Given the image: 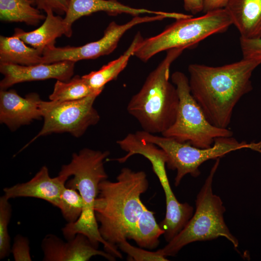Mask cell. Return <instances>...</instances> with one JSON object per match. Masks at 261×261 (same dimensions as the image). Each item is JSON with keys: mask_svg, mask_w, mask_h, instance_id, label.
I'll return each mask as SVG.
<instances>
[{"mask_svg": "<svg viewBox=\"0 0 261 261\" xmlns=\"http://www.w3.org/2000/svg\"><path fill=\"white\" fill-rule=\"evenodd\" d=\"M261 64L259 60L243 58L220 66L189 65L191 93L211 123L228 128L235 106L252 90L251 77Z\"/></svg>", "mask_w": 261, "mask_h": 261, "instance_id": "6da1fadb", "label": "cell"}, {"mask_svg": "<svg viewBox=\"0 0 261 261\" xmlns=\"http://www.w3.org/2000/svg\"><path fill=\"white\" fill-rule=\"evenodd\" d=\"M148 187L145 172L127 167L121 170L116 181L107 179L101 182L94 210L99 232L105 241L117 246L121 241L129 239L145 205L141 195Z\"/></svg>", "mask_w": 261, "mask_h": 261, "instance_id": "7a4b0ae2", "label": "cell"}, {"mask_svg": "<svg viewBox=\"0 0 261 261\" xmlns=\"http://www.w3.org/2000/svg\"><path fill=\"white\" fill-rule=\"evenodd\" d=\"M109 155L108 151L85 148L73 153L71 161L61 168L59 175L67 179L72 176L67 181L66 186L77 190L84 201L82 212L78 219L67 223L61 229L67 240L72 239L77 234H82L97 248L100 243L104 246L108 245L99 232L94 205L99 184L108 178L104 164Z\"/></svg>", "mask_w": 261, "mask_h": 261, "instance_id": "3957f363", "label": "cell"}, {"mask_svg": "<svg viewBox=\"0 0 261 261\" xmlns=\"http://www.w3.org/2000/svg\"><path fill=\"white\" fill-rule=\"evenodd\" d=\"M184 49L173 48L147 76L139 91L130 99L129 114L139 122L143 130L162 134L174 123L179 104L175 85L170 81L172 63Z\"/></svg>", "mask_w": 261, "mask_h": 261, "instance_id": "277c9868", "label": "cell"}, {"mask_svg": "<svg viewBox=\"0 0 261 261\" xmlns=\"http://www.w3.org/2000/svg\"><path fill=\"white\" fill-rule=\"evenodd\" d=\"M220 158L211 168L195 201L196 208L184 228L163 248L158 249L164 256H174L185 246L193 242L226 238L237 247V239L230 232L225 222V207L221 198L213 193V180Z\"/></svg>", "mask_w": 261, "mask_h": 261, "instance_id": "5b68a950", "label": "cell"}, {"mask_svg": "<svg viewBox=\"0 0 261 261\" xmlns=\"http://www.w3.org/2000/svg\"><path fill=\"white\" fill-rule=\"evenodd\" d=\"M204 13L196 17L191 16L176 19L158 34L144 38L134 56L146 62L163 51L193 47L211 35L225 32L232 25L224 8Z\"/></svg>", "mask_w": 261, "mask_h": 261, "instance_id": "8992f818", "label": "cell"}, {"mask_svg": "<svg viewBox=\"0 0 261 261\" xmlns=\"http://www.w3.org/2000/svg\"><path fill=\"white\" fill-rule=\"evenodd\" d=\"M143 140L153 143L162 149L167 157L168 169L176 171L174 185L178 186L187 174L194 177L201 174L200 166L204 162L217 159L234 151L246 148L261 153V140L258 142H239L232 137H222L215 140L209 148L194 146L188 143L180 142L174 138L159 136L144 130L135 132Z\"/></svg>", "mask_w": 261, "mask_h": 261, "instance_id": "52a82bcc", "label": "cell"}, {"mask_svg": "<svg viewBox=\"0 0 261 261\" xmlns=\"http://www.w3.org/2000/svg\"><path fill=\"white\" fill-rule=\"evenodd\" d=\"M171 79L178 92L179 104L174 123L162 135L202 148L211 147L217 138L232 136L231 130L216 127L209 121L192 95L188 78L183 72H174Z\"/></svg>", "mask_w": 261, "mask_h": 261, "instance_id": "ba28073f", "label": "cell"}, {"mask_svg": "<svg viewBox=\"0 0 261 261\" xmlns=\"http://www.w3.org/2000/svg\"><path fill=\"white\" fill-rule=\"evenodd\" d=\"M101 93L92 94L82 99L65 102L44 101L39 103L44 119L40 132L27 145L39 137L53 133L68 132L80 137L90 126L97 124L100 116L94 103Z\"/></svg>", "mask_w": 261, "mask_h": 261, "instance_id": "9c48e42d", "label": "cell"}, {"mask_svg": "<svg viewBox=\"0 0 261 261\" xmlns=\"http://www.w3.org/2000/svg\"><path fill=\"white\" fill-rule=\"evenodd\" d=\"M164 18L162 15H137L123 24H118L112 21L104 31L102 37L97 41L79 46L56 47L55 44L47 46L43 52L42 63L50 64L62 61L76 62L108 55L116 49L124 34L133 27L143 23L160 21Z\"/></svg>", "mask_w": 261, "mask_h": 261, "instance_id": "30bf717a", "label": "cell"}, {"mask_svg": "<svg viewBox=\"0 0 261 261\" xmlns=\"http://www.w3.org/2000/svg\"><path fill=\"white\" fill-rule=\"evenodd\" d=\"M145 157L151 163L165 194L166 214L159 224L164 231L165 240L169 242L186 225L193 214L194 209L187 203H180L173 192L165 169L167 157L165 152L161 148H154Z\"/></svg>", "mask_w": 261, "mask_h": 261, "instance_id": "8fae6325", "label": "cell"}, {"mask_svg": "<svg viewBox=\"0 0 261 261\" xmlns=\"http://www.w3.org/2000/svg\"><path fill=\"white\" fill-rule=\"evenodd\" d=\"M75 63L62 61L29 66L0 64V72L3 75L0 82V90H6L15 84L25 82L49 79L68 81L73 74Z\"/></svg>", "mask_w": 261, "mask_h": 261, "instance_id": "7c38bea8", "label": "cell"}, {"mask_svg": "<svg viewBox=\"0 0 261 261\" xmlns=\"http://www.w3.org/2000/svg\"><path fill=\"white\" fill-rule=\"evenodd\" d=\"M41 248L44 261H88L95 256L110 261L116 260L113 255L95 247L82 234H77L66 242L56 235L48 234L43 239Z\"/></svg>", "mask_w": 261, "mask_h": 261, "instance_id": "4fadbf2b", "label": "cell"}, {"mask_svg": "<svg viewBox=\"0 0 261 261\" xmlns=\"http://www.w3.org/2000/svg\"><path fill=\"white\" fill-rule=\"evenodd\" d=\"M42 100L36 93L21 97L14 89L0 90V122L11 130L43 118L39 103Z\"/></svg>", "mask_w": 261, "mask_h": 261, "instance_id": "5bb4252c", "label": "cell"}, {"mask_svg": "<svg viewBox=\"0 0 261 261\" xmlns=\"http://www.w3.org/2000/svg\"><path fill=\"white\" fill-rule=\"evenodd\" d=\"M67 179L58 175L51 177L49 170L43 166L29 181L3 188L7 199L30 197L42 199L58 207L61 192Z\"/></svg>", "mask_w": 261, "mask_h": 261, "instance_id": "9a60e30c", "label": "cell"}, {"mask_svg": "<svg viewBox=\"0 0 261 261\" xmlns=\"http://www.w3.org/2000/svg\"><path fill=\"white\" fill-rule=\"evenodd\" d=\"M98 12H104L113 16L121 14L134 16L145 14L169 16L171 14L170 12L132 7L116 0H70L64 20L69 29L72 30V26L75 21L83 16Z\"/></svg>", "mask_w": 261, "mask_h": 261, "instance_id": "2e32d148", "label": "cell"}, {"mask_svg": "<svg viewBox=\"0 0 261 261\" xmlns=\"http://www.w3.org/2000/svg\"><path fill=\"white\" fill-rule=\"evenodd\" d=\"M224 8L240 38H261V0H229Z\"/></svg>", "mask_w": 261, "mask_h": 261, "instance_id": "e0dca14e", "label": "cell"}, {"mask_svg": "<svg viewBox=\"0 0 261 261\" xmlns=\"http://www.w3.org/2000/svg\"><path fill=\"white\" fill-rule=\"evenodd\" d=\"M45 13V19L37 29L28 32L15 28L13 34L42 53L47 46L55 44L57 38L62 35L71 37L72 34V30L69 29L61 15L55 14L52 11Z\"/></svg>", "mask_w": 261, "mask_h": 261, "instance_id": "ac0fdd59", "label": "cell"}, {"mask_svg": "<svg viewBox=\"0 0 261 261\" xmlns=\"http://www.w3.org/2000/svg\"><path fill=\"white\" fill-rule=\"evenodd\" d=\"M144 38L137 32L130 44L124 53L117 58L102 66L98 71H92L82 76L87 83L94 90L102 91L108 82L116 80L127 66L130 58L134 56L138 45Z\"/></svg>", "mask_w": 261, "mask_h": 261, "instance_id": "d6986e66", "label": "cell"}, {"mask_svg": "<svg viewBox=\"0 0 261 261\" xmlns=\"http://www.w3.org/2000/svg\"><path fill=\"white\" fill-rule=\"evenodd\" d=\"M43 53L28 46L19 37L0 36V64L23 66L42 63Z\"/></svg>", "mask_w": 261, "mask_h": 261, "instance_id": "ffe728a7", "label": "cell"}, {"mask_svg": "<svg viewBox=\"0 0 261 261\" xmlns=\"http://www.w3.org/2000/svg\"><path fill=\"white\" fill-rule=\"evenodd\" d=\"M34 5V0H0V19L36 26L44 20L46 15Z\"/></svg>", "mask_w": 261, "mask_h": 261, "instance_id": "44dd1931", "label": "cell"}, {"mask_svg": "<svg viewBox=\"0 0 261 261\" xmlns=\"http://www.w3.org/2000/svg\"><path fill=\"white\" fill-rule=\"evenodd\" d=\"M154 214L145 205L129 238L145 249L156 248L160 243L159 238L164 232L157 223Z\"/></svg>", "mask_w": 261, "mask_h": 261, "instance_id": "7402d4cb", "label": "cell"}, {"mask_svg": "<svg viewBox=\"0 0 261 261\" xmlns=\"http://www.w3.org/2000/svg\"><path fill=\"white\" fill-rule=\"evenodd\" d=\"M102 92L93 89L82 76L77 75L67 81L57 80L49 99L58 102L75 101Z\"/></svg>", "mask_w": 261, "mask_h": 261, "instance_id": "603a6c76", "label": "cell"}, {"mask_svg": "<svg viewBox=\"0 0 261 261\" xmlns=\"http://www.w3.org/2000/svg\"><path fill=\"white\" fill-rule=\"evenodd\" d=\"M84 207L83 200L79 192L66 185L60 196L58 208L68 223L76 221L80 217Z\"/></svg>", "mask_w": 261, "mask_h": 261, "instance_id": "cb8c5ba5", "label": "cell"}, {"mask_svg": "<svg viewBox=\"0 0 261 261\" xmlns=\"http://www.w3.org/2000/svg\"><path fill=\"white\" fill-rule=\"evenodd\" d=\"M3 195L0 197V259L7 257L11 252L10 237L8 227L12 215V207Z\"/></svg>", "mask_w": 261, "mask_h": 261, "instance_id": "d4e9b609", "label": "cell"}, {"mask_svg": "<svg viewBox=\"0 0 261 261\" xmlns=\"http://www.w3.org/2000/svg\"><path fill=\"white\" fill-rule=\"evenodd\" d=\"M117 246L122 252L127 254L130 259L134 261H168L167 257L158 250L150 251L142 247H137L130 244L127 239L120 242Z\"/></svg>", "mask_w": 261, "mask_h": 261, "instance_id": "484cf974", "label": "cell"}, {"mask_svg": "<svg viewBox=\"0 0 261 261\" xmlns=\"http://www.w3.org/2000/svg\"><path fill=\"white\" fill-rule=\"evenodd\" d=\"M11 252L15 261H31L29 240L18 234L14 237Z\"/></svg>", "mask_w": 261, "mask_h": 261, "instance_id": "4316f807", "label": "cell"}, {"mask_svg": "<svg viewBox=\"0 0 261 261\" xmlns=\"http://www.w3.org/2000/svg\"><path fill=\"white\" fill-rule=\"evenodd\" d=\"M243 58L261 61V38L249 39L240 37Z\"/></svg>", "mask_w": 261, "mask_h": 261, "instance_id": "83f0119b", "label": "cell"}, {"mask_svg": "<svg viewBox=\"0 0 261 261\" xmlns=\"http://www.w3.org/2000/svg\"><path fill=\"white\" fill-rule=\"evenodd\" d=\"M35 5L39 10L45 13L52 11L55 14H65L68 8L70 0H34Z\"/></svg>", "mask_w": 261, "mask_h": 261, "instance_id": "f1b7e54d", "label": "cell"}, {"mask_svg": "<svg viewBox=\"0 0 261 261\" xmlns=\"http://www.w3.org/2000/svg\"><path fill=\"white\" fill-rule=\"evenodd\" d=\"M185 10L193 14L203 10L204 0H183Z\"/></svg>", "mask_w": 261, "mask_h": 261, "instance_id": "f546056e", "label": "cell"}, {"mask_svg": "<svg viewBox=\"0 0 261 261\" xmlns=\"http://www.w3.org/2000/svg\"><path fill=\"white\" fill-rule=\"evenodd\" d=\"M229 0H204L203 12L212 11L218 9L224 8Z\"/></svg>", "mask_w": 261, "mask_h": 261, "instance_id": "4dcf8cb0", "label": "cell"}]
</instances>
